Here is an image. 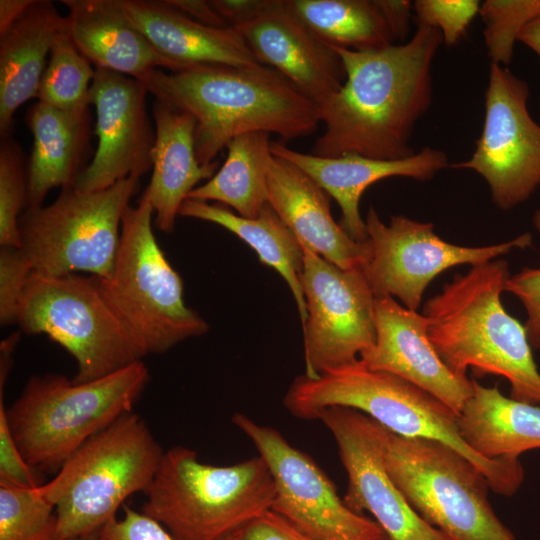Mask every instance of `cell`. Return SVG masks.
I'll return each mask as SVG.
<instances>
[{
	"instance_id": "1",
	"label": "cell",
	"mask_w": 540,
	"mask_h": 540,
	"mask_svg": "<svg viewBox=\"0 0 540 540\" xmlns=\"http://www.w3.org/2000/svg\"><path fill=\"white\" fill-rule=\"evenodd\" d=\"M442 43L437 29L418 26L403 44L368 51L332 47L343 62L346 80L319 105L325 130L311 154L379 160L414 155L410 141L432 102V63Z\"/></svg>"
},
{
	"instance_id": "2",
	"label": "cell",
	"mask_w": 540,
	"mask_h": 540,
	"mask_svg": "<svg viewBox=\"0 0 540 540\" xmlns=\"http://www.w3.org/2000/svg\"><path fill=\"white\" fill-rule=\"evenodd\" d=\"M140 81L147 92L196 121L195 153L201 165L238 135L262 131L284 141L314 133L319 105L266 65H198L166 73L155 69Z\"/></svg>"
},
{
	"instance_id": "3",
	"label": "cell",
	"mask_w": 540,
	"mask_h": 540,
	"mask_svg": "<svg viewBox=\"0 0 540 540\" xmlns=\"http://www.w3.org/2000/svg\"><path fill=\"white\" fill-rule=\"evenodd\" d=\"M509 277L508 263L498 258L455 274L424 305L428 336L454 374L466 376L471 367L504 377L511 398L540 405V372L526 329L501 301Z\"/></svg>"
},
{
	"instance_id": "4",
	"label": "cell",
	"mask_w": 540,
	"mask_h": 540,
	"mask_svg": "<svg viewBox=\"0 0 540 540\" xmlns=\"http://www.w3.org/2000/svg\"><path fill=\"white\" fill-rule=\"evenodd\" d=\"M283 402L299 419L313 420L326 408L346 407L366 414L395 435L443 443L469 459L490 489L502 496H512L524 480L519 458L487 459L466 444L459 430V413L409 381L371 370L360 360L317 378L296 377Z\"/></svg>"
},
{
	"instance_id": "5",
	"label": "cell",
	"mask_w": 540,
	"mask_h": 540,
	"mask_svg": "<svg viewBox=\"0 0 540 540\" xmlns=\"http://www.w3.org/2000/svg\"><path fill=\"white\" fill-rule=\"evenodd\" d=\"M142 512L175 540H224L268 510L275 485L258 455L216 466L184 446L164 452Z\"/></svg>"
},
{
	"instance_id": "6",
	"label": "cell",
	"mask_w": 540,
	"mask_h": 540,
	"mask_svg": "<svg viewBox=\"0 0 540 540\" xmlns=\"http://www.w3.org/2000/svg\"><path fill=\"white\" fill-rule=\"evenodd\" d=\"M148 381L142 360L85 383L59 374L30 377L7 408L21 455L36 472L59 470L88 439L132 412Z\"/></svg>"
},
{
	"instance_id": "7",
	"label": "cell",
	"mask_w": 540,
	"mask_h": 540,
	"mask_svg": "<svg viewBox=\"0 0 540 540\" xmlns=\"http://www.w3.org/2000/svg\"><path fill=\"white\" fill-rule=\"evenodd\" d=\"M164 451L137 414L122 415L80 446L37 487L57 515L56 540L99 533L124 501L146 492Z\"/></svg>"
},
{
	"instance_id": "8",
	"label": "cell",
	"mask_w": 540,
	"mask_h": 540,
	"mask_svg": "<svg viewBox=\"0 0 540 540\" xmlns=\"http://www.w3.org/2000/svg\"><path fill=\"white\" fill-rule=\"evenodd\" d=\"M153 208L143 193L122 217L113 273L100 279L102 292L141 354L163 353L208 331L207 322L183 298V283L152 229Z\"/></svg>"
},
{
	"instance_id": "9",
	"label": "cell",
	"mask_w": 540,
	"mask_h": 540,
	"mask_svg": "<svg viewBox=\"0 0 540 540\" xmlns=\"http://www.w3.org/2000/svg\"><path fill=\"white\" fill-rule=\"evenodd\" d=\"M383 457L409 505L447 540H517L495 514L484 474L451 447L388 430Z\"/></svg>"
},
{
	"instance_id": "10",
	"label": "cell",
	"mask_w": 540,
	"mask_h": 540,
	"mask_svg": "<svg viewBox=\"0 0 540 540\" xmlns=\"http://www.w3.org/2000/svg\"><path fill=\"white\" fill-rule=\"evenodd\" d=\"M16 324L23 333L49 336L73 356L74 383L99 379L143 358L96 276L32 272L19 300Z\"/></svg>"
},
{
	"instance_id": "11",
	"label": "cell",
	"mask_w": 540,
	"mask_h": 540,
	"mask_svg": "<svg viewBox=\"0 0 540 540\" xmlns=\"http://www.w3.org/2000/svg\"><path fill=\"white\" fill-rule=\"evenodd\" d=\"M139 179L130 176L92 192L66 187L50 205L26 208L19 219L20 250L33 272L53 277L88 272L109 279L122 217Z\"/></svg>"
},
{
	"instance_id": "12",
	"label": "cell",
	"mask_w": 540,
	"mask_h": 540,
	"mask_svg": "<svg viewBox=\"0 0 540 540\" xmlns=\"http://www.w3.org/2000/svg\"><path fill=\"white\" fill-rule=\"evenodd\" d=\"M364 221L372 252L363 271L374 295L398 298L416 311L430 282L443 271L480 265L532 243L531 234L524 233L488 246L457 245L438 236L431 222L395 215L386 224L372 206Z\"/></svg>"
},
{
	"instance_id": "13",
	"label": "cell",
	"mask_w": 540,
	"mask_h": 540,
	"mask_svg": "<svg viewBox=\"0 0 540 540\" xmlns=\"http://www.w3.org/2000/svg\"><path fill=\"white\" fill-rule=\"evenodd\" d=\"M232 423L255 446L275 485L271 510L317 540H388L373 520L352 511L316 462L275 428L235 413Z\"/></svg>"
},
{
	"instance_id": "14",
	"label": "cell",
	"mask_w": 540,
	"mask_h": 540,
	"mask_svg": "<svg viewBox=\"0 0 540 540\" xmlns=\"http://www.w3.org/2000/svg\"><path fill=\"white\" fill-rule=\"evenodd\" d=\"M302 248L305 375L317 378L357 362L373 346L375 295L363 268L342 269L308 247Z\"/></svg>"
},
{
	"instance_id": "15",
	"label": "cell",
	"mask_w": 540,
	"mask_h": 540,
	"mask_svg": "<svg viewBox=\"0 0 540 540\" xmlns=\"http://www.w3.org/2000/svg\"><path fill=\"white\" fill-rule=\"evenodd\" d=\"M528 98L524 80L491 63L476 148L470 159L451 165L482 176L501 210L522 204L540 185V124L528 111Z\"/></svg>"
},
{
	"instance_id": "16",
	"label": "cell",
	"mask_w": 540,
	"mask_h": 540,
	"mask_svg": "<svg viewBox=\"0 0 540 540\" xmlns=\"http://www.w3.org/2000/svg\"><path fill=\"white\" fill-rule=\"evenodd\" d=\"M332 434L346 471V505L373 516L389 540H447L409 505L387 472V429L352 408L329 407L316 416Z\"/></svg>"
},
{
	"instance_id": "17",
	"label": "cell",
	"mask_w": 540,
	"mask_h": 540,
	"mask_svg": "<svg viewBox=\"0 0 540 540\" xmlns=\"http://www.w3.org/2000/svg\"><path fill=\"white\" fill-rule=\"evenodd\" d=\"M147 94L137 79L95 68L89 100L96 110L98 144L74 188L103 190L130 176L140 178L152 167L156 132L147 111Z\"/></svg>"
},
{
	"instance_id": "18",
	"label": "cell",
	"mask_w": 540,
	"mask_h": 540,
	"mask_svg": "<svg viewBox=\"0 0 540 540\" xmlns=\"http://www.w3.org/2000/svg\"><path fill=\"white\" fill-rule=\"evenodd\" d=\"M376 338L359 360L369 369L399 376L460 413L473 391V380L454 374L428 336V319L388 295L375 296Z\"/></svg>"
},
{
	"instance_id": "19",
	"label": "cell",
	"mask_w": 540,
	"mask_h": 540,
	"mask_svg": "<svg viewBox=\"0 0 540 540\" xmlns=\"http://www.w3.org/2000/svg\"><path fill=\"white\" fill-rule=\"evenodd\" d=\"M235 29L260 64L278 71L318 105L346 80L336 51L319 40L285 0H269L255 18Z\"/></svg>"
},
{
	"instance_id": "20",
	"label": "cell",
	"mask_w": 540,
	"mask_h": 540,
	"mask_svg": "<svg viewBox=\"0 0 540 540\" xmlns=\"http://www.w3.org/2000/svg\"><path fill=\"white\" fill-rule=\"evenodd\" d=\"M271 152L298 167L336 200L341 209L339 224L358 242L368 240L359 204L370 185L396 176L429 181L449 165L447 155L432 147H424L399 160H379L357 154L320 157L293 150L276 141L271 142Z\"/></svg>"
},
{
	"instance_id": "21",
	"label": "cell",
	"mask_w": 540,
	"mask_h": 540,
	"mask_svg": "<svg viewBox=\"0 0 540 540\" xmlns=\"http://www.w3.org/2000/svg\"><path fill=\"white\" fill-rule=\"evenodd\" d=\"M268 203L299 242L342 269L364 268L371 244L352 239L330 211V196L290 162L274 156L267 175Z\"/></svg>"
},
{
	"instance_id": "22",
	"label": "cell",
	"mask_w": 540,
	"mask_h": 540,
	"mask_svg": "<svg viewBox=\"0 0 540 540\" xmlns=\"http://www.w3.org/2000/svg\"><path fill=\"white\" fill-rule=\"evenodd\" d=\"M123 16L176 71L198 65L260 64L233 27L201 24L168 0H115Z\"/></svg>"
},
{
	"instance_id": "23",
	"label": "cell",
	"mask_w": 540,
	"mask_h": 540,
	"mask_svg": "<svg viewBox=\"0 0 540 540\" xmlns=\"http://www.w3.org/2000/svg\"><path fill=\"white\" fill-rule=\"evenodd\" d=\"M155 144L148 196L159 230L171 233L183 202L202 180L217 172L218 161L201 165L195 153L194 117L160 100L152 104Z\"/></svg>"
},
{
	"instance_id": "24",
	"label": "cell",
	"mask_w": 540,
	"mask_h": 540,
	"mask_svg": "<svg viewBox=\"0 0 540 540\" xmlns=\"http://www.w3.org/2000/svg\"><path fill=\"white\" fill-rule=\"evenodd\" d=\"M70 36L95 68L137 80L155 69L176 68L120 12L115 0H62Z\"/></svg>"
},
{
	"instance_id": "25",
	"label": "cell",
	"mask_w": 540,
	"mask_h": 540,
	"mask_svg": "<svg viewBox=\"0 0 540 540\" xmlns=\"http://www.w3.org/2000/svg\"><path fill=\"white\" fill-rule=\"evenodd\" d=\"M67 17L49 0H33L0 35V134L11 136L16 110L37 97L46 57Z\"/></svg>"
},
{
	"instance_id": "26",
	"label": "cell",
	"mask_w": 540,
	"mask_h": 540,
	"mask_svg": "<svg viewBox=\"0 0 540 540\" xmlns=\"http://www.w3.org/2000/svg\"><path fill=\"white\" fill-rule=\"evenodd\" d=\"M25 121L33 136L26 208H34L43 205L51 189L73 187L85 169L90 116L89 111L66 112L38 101L28 109Z\"/></svg>"
},
{
	"instance_id": "27",
	"label": "cell",
	"mask_w": 540,
	"mask_h": 540,
	"mask_svg": "<svg viewBox=\"0 0 540 540\" xmlns=\"http://www.w3.org/2000/svg\"><path fill=\"white\" fill-rule=\"evenodd\" d=\"M472 380V394L458 416L466 444L487 459L519 458L540 448V407Z\"/></svg>"
},
{
	"instance_id": "28",
	"label": "cell",
	"mask_w": 540,
	"mask_h": 540,
	"mask_svg": "<svg viewBox=\"0 0 540 540\" xmlns=\"http://www.w3.org/2000/svg\"><path fill=\"white\" fill-rule=\"evenodd\" d=\"M179 216L218 224L247 243L262 263L274 268L287 282L298 307L301 325L305 323L307 310L301 284L304 251L295 234L269 203L257 217L246 218L219 203L186 199Z\"/></svg>"
},
{
	"instance_id": "29",
	"label": "cell",
	"mask_w": 540,
	"mask_h": 540,
	"mask_svg": "<svg viewBox=\"0 0 540 540\" xmlns=\"http://www.w3.org/2000/svg\"><path fill=\"white\" fill-rule=\"evenodd\" d=\"M221 168L187 199L216 201L230 206L238 215L255 218L268 203L267 175L273 157L270 134L244 133L227 145Z\"/></svg>"
},
{
	"instance_id": "30",
	"label": "cell",
	"mask_w": 540,
	"mask_h": 540,
	"mask_svg": "<svg viewBox=\"0 0 540 540\" xmlns=\"http://www.w3.org/2000/svg\"><path fill=\"white\" fill-rule=\"evenodd\" d=\"M323 43L354 51L377 50L394 37L375 0H285Z\"/></svg>"
},
{
	"instance_id": "31",
	"label": "cell",
	"mask_w": 540,
	"mask_h": 540,
	"mask_svg": "<svg viewBox=\"0 0 540 540\" xmlns=\"http://www.w3.org/2000/svg\"><path fill=\"white\" fill-rule=\"evenodd\" d=\"M94 73L91 63L75 46L67 19L66 26L51 47L49 61L39 84L38 101L66 112H88L89 89Z\"/></svg>"
},
{
	"instance_id": "32",
	"label": "cell",
	"mask_w": 540,
	"mask_h": 540,
	"mask_svg": "<svg viewBox=\"0 0 540 540\" xmlns=\"http://www.w3.org/2000/svg\"><path fill=\"white\" fill-rule=\"evenodd\" d=\"M54 506L36 488L0 483V540H56Z\"/></svg>"
},
{
	"instance_id": "33",
	"label": "cell",
	"mask_w": 540,
	"mask_h": 540,
	"mask_svg": "<svg viewBox=\"0 0 540 540\" xmlns=\"http://www.w3.org/2000/svg\"><path fill=\"white\" fill-rule=\"evenodd\" d=\"M479 14L491 63L505 67L512 61L520 31L540 16V0H486L480 4Z\"/></svg>"
},
{
	"instance_id": "34",
	"label": "cell",
	"mask_w": 540,
	"mask_h": 540,
	"mask_svg": "<svg viewBox=\"0 0 540 540\" xmlns=\"http://www.w3.org/2000/svg\"><path fill=\"white\" fill-rule=\"evenodd\" d=\"M27 164L19 143L12 136L0 144V245L20 248L19 219L27 207Z\"/></svg>"
},
{
	"instance_id": "35",
	"label": "cell",
	"mask_w": 540,
	"mask_h": 540,
	"mask_svg": "<svg viewBox=\"0 0 540 540\" xmlns=\"http://www.w3.org/2000/svg\"><path fill=\"white\" fill-rule=\"evenodd\" d=\"M418 26L437 29L448 46L456 45L479 13L477 0H417L413 4Z\"/></svg>"
},
{
	"instance_id": "36",
	"label": "cell",
	"mask_w": 540,
	"mask_h": 540,
	"mask_svg": "<svg viewBox=\"0 0 540 540\" xmlns=\"http://www.w3.org/2000/svg\"><path fill=\"white\" fill-rule=\"evenodd\" d=\"M32 272V266L20 248L1 246L0 323L2 326L16 323L19 300Z\"/></svg>"
},
{
	"instance_id": "37",
	"label": "cell",
	"mask_w": 540,
	"mask_h": 540,
	"mask_svg": "<svg viewBox=\"0 0 540 540\" xmlns=\"http://www.w3.org/2000/svg\"><path fill=\"white\" fill-rule=\"evenodd\" d=\"M0 389V483L23 488H36L40 485L39 477L21 455L11 434L7 408Z\"/></svg>"
},
{
	"instance_id": "38",
	"label": "cell",
	"mask_w": 540,
	"mask_h": 540,
	"mask_svg": "<svg viewBox=\"0 0 540 540\" xmlns=\"http://www.w3.org/2000/svg\"><path fill=\"white\" fill-rule=\"evenodd\" d=\"M505 291L516 296L526 312L528 341L535 350H540V268H523L510 275Z\"/></svg>"
},
{
	"instance_id": "39",
	"label": "cell",
	"mask_w": 540,
	"mask_h": 540,
	"mask_svg": "<svg viewBox=\"0 0 540 540\" xmlns=\"http://www.w3.org/2000/svg\"><path fill=\"white\" fill-rule=\"evenodd\" d=\"M124 516L113 519L100 531V540H175L156 520L125 506Z\"/></svg>"
},
{
	"instance_id": "40",
	"label": "cell",
	"mask_w": 540,
	"mask_h": 540,
	"mask_svg": "<svg viewBox=\"0 0 540 540\" xmlns=\"http://www.w3.org/2000/svg\"><path fill=\"white\" fill-rule=\"evenodd\" d=\"M241 540H317L273 510L255 518L238 532Z\"/></svg>"
},
{
	"instance_id": "41",
	"label": "cell",
	"mask_w": 540,
	"mask_h": 540,
	"mask_svg": "<svg viewBox=\"0 0 540 540\" xmlns=\"http://www.w3.org/2000/svg\"><path fill=\"white\" fill-rule=\"evenodd\" d=\"M269 0H210L229 27L237 28L255 18Z\"/></svg>"
},
{
	"instance_id": "42",
	"label": "cell",
	"mask_w": 540,
	"mask_h": 540,
	"mask_svg": "<svg viewBox=\"0 0 540 540\" xmlns=\"http://www.w3.org/2000/svg\"><path fill=\"white\" fill-rule=\"evenodd\" d=\"M386 19L394 40H404L409 31L411 16L410 1L404 0H375Z\"/></svg>"
},
{
	"instance_id": "43",
	"label": "cell",
	"mask_w": 540,
	"mask_h": 540,
	"mask_svg": "<svg viewBox=\"0 0 540 540\" xmlns=\"http://www.w3.org/2000/svg\"><path fill=\"white\" fill-rule=\"evenodd\" d=\"M174 7L195 21L215 28L229 27L216 12L210 0H168Z\"/></svg>"
},
{
	"instance_id": "44",
	"label": "cell",
	"mask_w": 540,
	"mask_h": 540,
	"mask_svg": "<svg viewBox=\"0 0 540 540\" xmlns=\"http://www.w3.org/2000/svg\"><path fill=\"white\" fill-rule=\"evenodd\" d=\"M32 2L33 0H0V35L22 16Z\"/></svg>"
},
{
	"instance_id": "45",
	"label": "cell",
	"mask_w": 540,
	"mask_h": 540,
	"mask_svg": "<svg viewBox=\"0 0 540 540\" xmlns=\"http://www.w3.org/2000/svg\"><path fill=\"white\" fill-rule=\"evenodd\" d=\"M518 40L540 56V16L523 27L518 35Z\"/></svg>"
},
{
	"instance_id": "46",
	"label": "cell",
	"mask_w": 540,
	"mask_h": 540,
	"mask_svg": "<svg viewBox=\"0 0 540 540\" xmlns=\"http://www.w3.org/2000/svg\"><path fill=\"white\" fill-rule=\"evenodd\" d=\"M532 223L537 232L540 234V207L534 212Z\"/></svg>"
},
{
	"instance_id": "47",
	"label": "cell",
	"mask_w": 540,
	"mask_h": 540,
	"mask_svg": "<svg viewBox=\"0 0 540 540\" xmlns=\"http://www.w3.org/2000/svg\"><path fill=\"white\" fill-rule=\"evenodd\" d=\"M67 540H100V538H99V534L95 533V534H90V535H86V536H80V537L71 538V539H67Z\"/></svg>"
},
{
	"instance_id": "48",
	"label": "cell",
	"mask_w": 540,
	"mask_h": 540,
	"mask_svg": "<svg viewBox=\"0 0 540 540\" xmlns=\"http://www.w3.org/2000/svg\"><path fill=\"white\" fill-rule=\"evenodd\" d=\"M224 540H241V539L239 538L238 533H236L234 535H231V536L227 537Z\"/></svg>"
},
{
	"instance_id": "49",
	"label": "cell",
	"mask_w": 540,
	"mask_h": 540,
	"mask_svg": "<svg viewBox=\"0 0 540 540\" xmlns=\"http://www.w3.org/2000/svg\"><path fill=\"white\" fill-rule=\"evenodd\" d=\"M389 540V539H388Z\"/></svg>"
}]
</instances>
